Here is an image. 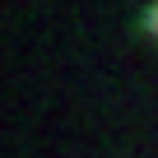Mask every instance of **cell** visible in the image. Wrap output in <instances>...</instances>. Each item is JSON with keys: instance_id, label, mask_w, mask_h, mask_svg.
<instances>
[{"instance_id": "obj_1", "label": "cell", "mask_w": 158, "mask_h": 158, "mask_svg": "<svg viewBox=\"0 0 158 158\" xmlns=\"http://www.w3.org/2000/svg\"><path fill=\"white\" fill-rule=\"evenodd\" d=\"M135 28H139V37H149V42H158V0H153V5H144V10H139V19H135Z\"/></svg>"}]
</instances>
